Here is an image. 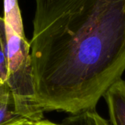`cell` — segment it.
Instances as JSON below:
<instances>
[{"label":"cell","instance_id":"277c9868","mask_svg":"<svg viewBox=\"0 0 125 125\" xmlns=\"http://www.w3.org/2000/svg\"><path fill=\"white\" fill-rule=\"evenodd\" d=\"M5 24L16 30H24L23 20L18 0H3Z\"/></svg>","mask_w":125,"mask_h":125},{"label":"cell","instance_id":"8992f818","mask_svg":"<svg viewBox=\"0 0 125 125\" xmlns=\"http://www.w3.org/2000/svg\"><path fill=\"white\" fill-rule=\"evenodd\" d=\"M7 125H38V121H34L26 118H21Z\"/></svg>","mask_w":125,"mask_h":125},{"label":"cell","instance_id":"5b68a950","mask_svg":"<svg viewBox=\"0 0 125 125\" xmlns=\"http://www.w3.org/2000/svg\"><path fill=\"white\" fill-rule=\"evenodd\" d=\"M8 44L5 21L0 16V85L8 83Z\"/></svg>","mask_w":125,"mask_h":125},{"label":"cell","instance_id":"6da1fadb","mask_svg":"<svg viewBox=\"0 0 125 125\" xmlns=\"http://www.w3.org/2000/svg\"><path fill=\"white\" fill-rule=\"evenodd\" d=\"M30 41L45 112L96 109L125 70V0H35Z\"/></svg>","mask_w":125,"mask_h":125},{"label":"cell","instance_id":"7a4b0ae2","mask_svg":"<svg viewBox=\"0 0 125 125\" xmlns=\"http://www.w3.org/2000/svg\"><path fill=\"white\" fill-rule=\"evenodd\" d=\"M110 125H125V80L115 83L104 96Z\"/></svg>","mask_w":125,"mask_h":125},{"label":"cell","instance_id":"52a82bcc","mask_svg":"<svg viewBox=\"0 0 125 125\" xmlns=\"http://www.w3.org/2000/svg\"><path fill=\"white\" fill-rule=\"evenodd\" d=\"M38 125H61V124H57L55 123H53L52 121H47V120H41L38 121Z\"/></svg>","mask_w":125,"mask_h":125},{"label":"cell","instance_id":"3957f363","mask_svg":"<svg viewBox=\"0 0 125 125\" xmlns=\"http://www.w3.org/2000/svg\"><path fill=\"white\" fill-rule=\"evenodd\" d=\"M21 118L16 110L13 97L8 83L0 85V125H7Z\"/></svg>","mask_w":125,"mask_h":125}]
</instances>
